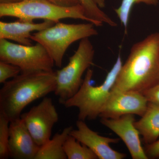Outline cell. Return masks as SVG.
<instances>
[{
  "instance_id": "1",
  "label": "cell",
  "mask_w": 159,
  "mask_h": 159,
  "mask_svg": "<svg viewBox=\"0 0 159 159\" xmlns=\"http://www.w3.org/2000/svg\"><path fill=\"white\" fill-rule=\"evenodd\" d=\"M159 82V32L136 43L111 91L144 92Z\"/></svg>"
},
{
  "instance_id": "2",
  "label": "cell",
  "mask_w": 159,
  "mask_h": 159,
  "mask_svg": "<svg viewBox=\"0 0 159 159\" xmlns=\"http://www.w3.org/2000/svg\"><path fill=\"white\" fill-rule=\"evenodd\" d=\"M0 90V113L11 121L20 118L27 106L56 88V72L21 73L3 84Z\"/></svg>"
},
{
  "instance_id": "3",
  "label": "cell",
  "mask_w": 159,
  "mask_h": 159,
  "mask_svg": "<svg viewBox=\"0 0 159 159\" xmlns=\"http://www.w3.org/2000/svg\"><path fill=\"white\" fill-rule=\"evenodd\" d=\"M122 65L120 54L105 80L100 85H92L93 70L89 68L79 90L64 104L66 108L78 109V119L94 120L99 117L101 111L110 95L112 89Z\"/></svg>"
},
{
  "instance_id": "4",
  "label": "cell",
  "mask_w": 159,
  "mask_h": 159,
  "mask_svg": "<svg viewBox=\"0 0 159 159\" xmlns=\"http://www.w3.org/2000/svg\"><path fill=\"white\" fill-rule=\"evenodd\" d=\"M94 25L86 24H67L59 22L54 25L31 34V39L45 48L58 68L62 66L66 51L73 43L98 34Z\"/></svg>"
},
{
  "instance_id": "5",
  "label": "cell",
  "mask_w": 159,
  "mask_h": 159,
  "mask_svg": "<svg viewBox=\"0 0 159 159\" xmlns=\"http://www.w3.org/2000/svg\"><path fill=\"white\" fill-rule=\"evenodd\" d=\"M6 16L29 21L42 19L57 23L60 22L61 20L71 18L92 23L86 16L81 4L73 7H62L46 0H24L15 4H0V17Z\"/></svg>"
},
{
  "instance_id": "6",
  "label": "cell",
  "mask_w": 159,
  "mask_h": 159,
  "mask_svg": "<svg viewBox=\"0 0 159 159\" xmlns=\"http://www.w3.org/2000/svg\"><path fill=\"white\" fill-rule=\"evenodd\" d=\"M95 50L89 38L80 40L77 51L70 57L67 65L56 72V88L54 93L59 103L64 105L79 90L82 76L93 63Z\"/></svg>"
},
{
  "instance_id": "7",
  "label": "cell",
  "mask_w": 159,
  "mask_h": 159,
  "mask_svg": "<svg viewBox=\"0 0 159 159\" xmlns=\"http://www.w3.org/2000/svg\"><path fill=\"white\" fill-rule=\"evenodd\" d=\"M0 61L17 66L21 73L52 71L54 61L41 44L26 46L0 39Z\"/></svg>"
},
{
  "instance_id": "8",
  "label": "cell",
  "mask_w": 159,
  "mask_h": 159,
  "mask_svg": "<svg viewBox=\"0 0 159 159\" xmlns=\"http://www.w3.org/2000/svg\"><path fill=\"white\" fill-rule=\"evenodd\" d=\"M20 118L34 141L41 146L51 139L52 129L59 116L52 99L45 97L37 105L22 114Z\"/></svg>"
},
{
  "instance_id": "9",
  "label": "cell",
  "mask_w": 159,
  "mask_h": 159,
  "mask_svg": "<svg viewBox=\"0 0 159 159\" xmlns=\"http://www.w3.org/2000/svg\"><path fill=\"white\" fill-rule=\"evenodd\" d=\"M148 101L141 92L135 91H111L99 117L116 119L132 114L142 117L147 109Z\"/></svg>"
},
{
  "instance_id": "10",
  "label": "cell",
  "mask_w": 159,
  "mask_h": 159,
  "mask_svg": "<svg viewBox=\"0 0 159 159\" xmlns=\"http://www.w3.org/2000/svg\"><path fill=\"white\" fill-rule=\"evenodd\" d=\"M77 129H73L70 134L81 144L89 148L99 159H122L125 153L119 152L111 148L110 144L119 143L120 139H113L100 135L91 129L84 121L76 122Z\"/></svg>"
},
{
  "instance_id": "11",
  "label": "cell",
  "mask_w": 159,
  "mask_h": 159,
  "mask_svg": "<svg viewBox=\"0 0 159 159\" xmlns=\"http://www.w3.org/2000/svg\"><path fill=\"white\" fill-rule=\"evenodd\" d=\"M135 121L134 115L127 114L116 119L101 118L100 122L122 140L132 158L148 159L141 144L140 134L134 124Z\"/></svg>"
},
{
  "instance_id": "12",
  "label": "cell",
  "mask_w": 159,
  "mask_h": 159,
  "mask_svg": "<svg viewBox=\"0 0 159 159\" xmlns=\"http://www.w3.org/2000/svg\"><path fill=\"white\" fill-rule=\"evenodd\" d=\"M40 147L20 118L9 123V157L14 159H34Z\"/></svg>"
},
{
  "instance_id": "13",
  "label": "cell",
  "mask_w": 159,
  "mask_h": 159,
  "mask_svg": "<svg viewBox=\"0 0 159 159\" xmlns=\"http://www.w3.org/2000/svg\"><path fill=\"white\" fill-rule=\"evenodd\" d=\"M55 24L48 20L37 24L19 19L13 22L0 21V39L11 40L24 45H32L31 33L42 31Z\"/></svg>"
},
{
  "instance_id": "14",
  "label": "cell",
  "mask_w": 159,
  "mask_h": 159,
  "mask_svg": "<svg viewBox=\"0 0 159 159\" xmlns=\"http://www.w3.org/2000/svg\"><path fill=\"white\" fill-rule=\"evenodd\" d=\"M141 117L135 121V126L145 145L152 144L159 137V106L148 102L147 109Z\"/></svg>"
},
{
  "instance_id": "15",
  "label": "cell",
  "mask_w": 159,
  "mask_h": 159,
  "mask_svg": "<svg viewBox=\"0 0 159 159\" xmlns=\"http://www.w3.org/2000/svg\"><path fill=\"white\" fill-rule=\"evenodd\" d=\"M73 127L68 126L40 147L34 159H67L64 145Z\"/></svg>"
},
{
  "instance_id": "16",
  "label": "cell",
  "mask_w": 159,
  "mask_h": 159,
  "mask_svg": "<svg viewBox=\"0 0 159 159\" xmlns=\"http://www.w3.org/2000/svg\"><path fill=\"white\" fill-rule=\"evenodd\" d=\"M84 9L86 16L95 26L101 27L106 24L111 27H116L117 23L110 17L95 2L94 0H79Z\"/></svg>"
},
{
  "instance_id": "17",
  "label": "cell",
  "mask_w": 159,
  "mask_h": 159,
  "mask_svg": "<svg viewBox=\"0 0 159 159\" xmlns=\"http://www.w3.org/2000/svg\"><path fill=\"white\" fill-rule=\"evenodd\" d=\"M68 159H97L98 157L87 146L69 135L64 145Z\"/></svg>"
},
{
  "instance_id": "18",
  "label": "cell",
  "mask_w": 159,
  "mask_h": 159,
  "mask_svg": "<svg viewBox=\"0 0 159 159\" xmlns=\"http://www.w3.org/2000/svg\"><path fill=\"white\" fill-rule=\"evenodd\" d=\"M140 3H145L146 5L156 6L158 3V0H122L121 5L115 12L119 17L121 24L125 28V33H127V27L130 17V12L135 4Z\"/></svg>"
},
{
  "instance_id": "19",
  "label": "cell",
  "mask_w": 159,
  "mask_h": 159,
  "mask_svg": "<svg viewBox=\"0 0 159 159\" xmlns=\"http://www.w3.org/2000/svg\"><path fill=\"white\" fill-rule=\"evenodd\" d=\"M10 121L0 113V159L9 158V142Z\"/></svg>"
},
{
  "instance_id": "20",
  "label": "cell",
  "mask_w": 159,
  "mask_h": 159,
  "mask_svg": "<svg viewBox=\"0 0 159 159\" xmlns=\"http://www.w3.org/2000/svg\"><path fill=\"white\" fill-rule=\"evenodd\" d=\"M21 73V70L17 66L0 61V83H5L8 79L16 77Z\"/></svg>"
},
{
  "instance_id": "21",
  "label": "cell",
  "mask_w": 159,
  "mask_h": 159,
  "mask_svg": "<svg viewBox=\"0 0 159 159\" xmlns=\"http://www.w3.org/2000/svg\"><path fill=\"white\" fill-rule=\"evenodd\" d=\"M142 93L148 102L159 106V82Z\"/></svg>"
},
{
  "instance_id": "22",
  "label": "cell",
  "mask_w": 159,
  "mask_h": 159,
  "mask_svg": "<svg viewBox=\"0 0 159 159\" xmlns=\"http://www.w3.org/2000/svg\"><path fill=\"white\" fill-rule=\"evenodd\" d=\"M144 150L148 159L159 158V139L152 144L145 145Z\"/></svg>"
},
{
  "instance_id": "23",
  "label": "cell",
  "mask_w": 159,
  "mask_h": 159,
  "mask_svg": "<svg viewBox=\"0 0 159 159\" xmlns=\"http://www.w3.org/2000/svg\"><path fill=\"white\" fill-rule=\"evenodd\" d=\"M46 1L54 5L62 6V7H73L80 4L79 0H46Z\"/></svg>"
},
{
  "instance_id": "24",
  "label": "cell",
  "mask_w": 159,
  "mask_h": 159,
  "mask_svg": "<svg viewBox=\"0 0 159 159\" xmlns=\"http://www.w3.org/2000/svg\"><path fill=\"white\" fill-rule=\"evenodd\" d=\"M24 0H0V4H10L20 2Z\"/></svg>"
},
{
  "instance_id": "25",
  "label": "cell",
  "mask_w": 159,
  "mask_h": 159,
  "mask_svg": "<svg viewBox=\"0 0 159 159\" xmlns=\"http://www.w3.org/2000/svg\"><path fill=\"white\" fill-rule=\"evenodd\" d=\"M94 1L100 9L105 7V0H94Z\"/></svg>"
}]
</instances>
